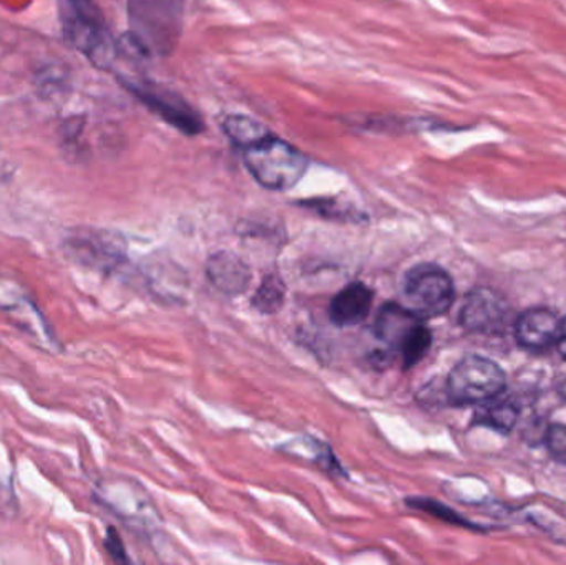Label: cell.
Returning <instances> with one entry per match:
<instances>
[{"label": "cell", "instance_id": "1", "mask_svg": "<svg viewBox=\"0 0 566 565\" xmlns=\"http://www.w3.org/2000/svg\"><path fill=\"white\" fill-rule=\"evenodd\" d=\"M242 159L252 178L271 191H289L308 169L310 159L274 133L242 148Z\"/></svg>", "mask_w": 566, "mask_h": 565}, {"label": "cell", "instance_id": "2", "mask_svg": "<svg viewBox=\"0 0 566 565\" xmlns=\"http://www.w3.org/2000/svg\"><path fill=\"white\" fill-rule=\"evenodd\" d=\"M136 43L148 52L171 53L182 27V0H129Z\"/></svg>", "mask_w": 566, "mask_h": 565}, {"label": "cell", "instance_id": "3", "mask_svg": "<svg viewBox=\"0 0 566 565\" xmlns=\"http://www.w3.org/2000/svg\"><path fill=\"white\" fill-rule=\"evenodd\" d=\"M451 275L434 264H419L406 272L401 284V304L422 321L441 317L454 302Z\"/></svg>", "mask_w": 566, "mask_h": 565}, {"label": "cell", "instance_id": "4", "mask_svg": "<svg viewBox=\"0 0 566 565\" xmlns=\"http://www.w3.org/2000/svg\"><path fill=\"white\" fill-rule=\"evenodd\" d=\"M66 35L95 65L108 66L115 59V43L99 10L92 0H63Z\"/></svg>", "mask_w": 566, "mask_h": 565}, {"label": "cell", "instance_id": "5", "mask_svg": "<svg viewBox=\"0 0 566 565\" xmlns=\"http://www.w3.org/2000/svg\"><path fill=\"white\" fill-rule=\"evenodd\" d=\"M504 388V372L494 362L478 355L462 358L448 378L449 400L459 407L488 404L497 398Z\"/></svg>", "mask_w": 566, "mask_h": 565}, {"label": "cell", "instance_id": "6", "mask_svg": "<svg viewBox=\"0 0 566 565\" xmlns=\"http://www.w3.org/2000/svg\"><path fill=\"white\" fill-rule=\"evenodd\" d=\"M125 85L143 105L148 106L149 112L178 132L188 136L205 132L202 116L179 93L149 82H126Z\"/></svg>", "mask_w": 566, "mask_h": 565}, {"label": "cell", "instance_id": "7", "mask_svg": "<svg viewBox=\"0 0 566 565\" xmlns=\"http://www.w3.org/2000/svg\"><path fill=\"white\" fill-rule=\"evenodd\" d=\"M66 255L83 268L115 272L125 262V244L112 232L76 229L63 242Z\"/></svg>", "mask_w": 566, "mask_h": 565}, {"label": "cell", "instance_id": "8", "mask_svg": "<svg viewBox=\"0 0 566 565\" xmlns=\"http://www.w3.org/2000/svg\"><path fill=\"white\" fill-rule=\"evenodd\" d=\"M424 321L398 302L382 305L376 314L373 332L375 337L391 352L401 354L406 345L418 334Z\"/></svg>", "mask_w": 566, "mask_h": 565}, {"label": "cell", "instance_id": "9", "mask_svg": "<svg viewBox=\"0 0 566 565\" xmlns=\"http://www.w3.org/2000/svg\"><path fill=\"white\" fill-rule=\"evenodd\" d=\"M505 318L507 308L502 299L489 289H478L465 297L459 321L465 331L494 334L504 327Z\"/></svg>", "mask_w": 566, "mask_h": 565}, {"label": "cell", "instance_id": "10", "mask_svg": "<svg viewBox=\"0 0 566 565\" xmlns=\"http://www.w3.org/2000/svg\"><path fill=\"white\" fill-rule=\"evenodd\" d=\"M562 322L557 315L547 308H531L524 312L515 322V338L525 350H551L557 345Z\"/></svg>", "mask_w": 566, "mask_h": 565}, {"label": "cell", "instance_id": "11", "mask_svg": "<svg viewBox=\"0 0 566 565\" xmlns=\"http://www.w3.org/2000/svg\"><path fill=\"white\" fill-rule=\"evenodd\" d=\"M206 274L211 284L229 297L245 292L252 281V271L248 262L234 252L221 251L206 262Z\"/></svg>", "mask_w": 566, "mask_h": 565}, {"label": "cell", "instance_id": "12", "mask_svg": "<svg viewBox=\"0 0 566 565\" xmlns=\"http://www.w3.org/2000/svg\"><path fill=\"white\" fill-rule=\"evenodd\" d=\"M375 292L363 282H352L333 297L329 321L338 327H356L368 318Z\"/></svg>", "mask_w": 566, "mask_h": 565}, {"label": "cell", "instance_id": "13", "mask_svg": "<svg viewBox=\"0 0 566 565\" xmlns=\"http://www.w3.org/2000/svg\"><path fill=\"white\" fill-rule=\"evenodd\" d=\"M222 129H224L226 136L231 139L232 145L239 149L248 148V146L261 142L262 138L272 133L264 123L248 115L226 116L224 122H222Z\"/></svg>", "mask_w": 566, "mask_h": 565}, {"label": "cell", "instance_id": "14", "mask_svg": "<svg viewBox=\"0 0 566 565\" xmlns=\"http://www.w3.org/2000/svg\"><path fill=\"white\" fill-rule=\"evenodd\" d=\"M285 282L277 274H269L252 297V307L264 315H274L285 302Z\"/></svg>", "mask_w": 566, "mask_h": 565}, {"label": "cell", "instance_id": "15", "mask_svg": "<svg viewBox=\"0 0 566 565\" xmlns=\"http://www.w3.org/2000/svg\"><path fill=\"white\" fill-rule=\"evenodd\" d=\"M517 418L518 411L514 404L494 398V400L488 401V407L481 411L478 420L479 423L488 425V427L494 428V430L507 433L517 423Z\"/></svg>", "mask_w": 566, "mask_h": 565}, {"label": "cell", "instance_id": "16", "mask_svg": "<svg viewBox=\"0 0 566 565\" xmlns=\"http://www.w3.org/2000/svg\"><path fill=\"white\" fill-rule=\"evenodd\" d=\"M431 331H429L426 325H422V327L419 328L418 334L409 341L405 350L401 352L402 365H405V368H411L415 367V365H418L419 362L426 357V354H428L429 348H431Z\"/></svg>", "mask_w": 566, "mask_h": 565}, {"label": "cell", "instance_id": "17", "mask_svg": "<svg viewBox=\"0 0 566 565\" xmlns=\"http://www.w3.org/2000/svg\"><path fill=\"white\" fill-rule=\"evenodd\" d=\"M300 205L313 209V211L325 216V218L353 219L356 216V212H353L352 208L339 205L335 199H312V201L300 202Z\"/></svg>", "mask_w": 566, "mask_h": 565}, {"label": "cell", "instance_id": "18", "mask_svg": "<svg viewBox=\"0 0 566 565\" xmlns=\"http://www.w3.org/2000/svg\"><path fill=\"white\" fill-rule=\"evenodd\" d=\"M547 448L552 457L566 464V427L555 425L547 433Z\"/></svg>", "mask_w": 566, "mask_h": 565}, {"label": "cell", "instance_id": "19", "mask_svg": "<svg viewBox=\"0 0 566 565\" xmlns=\"http://www.w3.org/2000/svg\"><path fill=\"white\" fill-rule=\"evenodd\" d=\"M105 547L115 563H128L129 559L126 557V551L125 546H123L122 537H119V534L116 533L115 530H112V527H109L108 533H106Z\"/></svg>", "mask_w": 566, "mask_h": 565}, {"label": "cell", "instance_id": "20", "mask_svg": "<svg viewBox=\"0 0 566 565\" xmlns=\"http://www.w3.org/2000/svg\"><path fill=\"white\" fill-rule=\"evenodd\" d=\"M557 348L558 352H560L562 357L566 360V318L560 325V334H558L557 338Z\"/></svg>", "mask_w": 566, "mask_h": 565}, {"label": "cell", "instance_id": "21", "mask_svg": "<svg viewBox=\"0 0 566 565\" xmlns=\"http://www.w3.org/2000/svg\"><path fill=\"white\" fill-rule=\"evenodd\" d=\"M558 394H560L562 397L566 398V378L564 381H562L560 385H558Z\"/></svg>", "mask_w": 566, "mask_h": 565}]
</instances>
